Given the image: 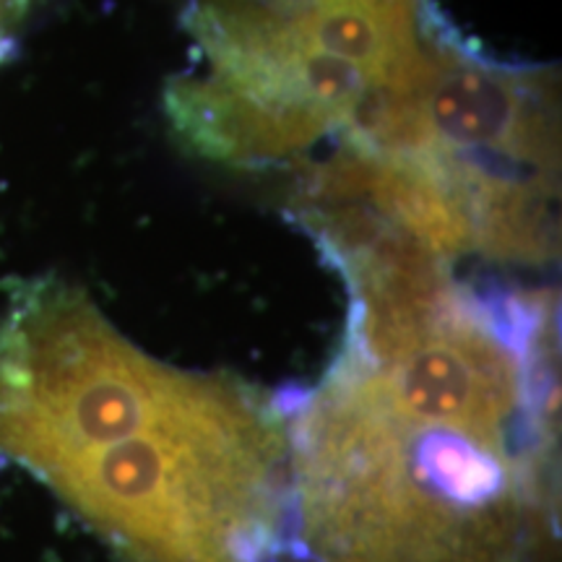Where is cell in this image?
Returning <instances> with one entry per match:
<instances>
[{"mask_svg":"<svg viewBox=\"0 0 562 562\" xmlns=\"http://www.w3.org/2000/svg\"><path fill=\"white\" fill-rule=\"evenodd\" d=\"M326 252L351 313L326 375L281 406L294 558L537 560L558 484L550 300L482 297L404 243Z\"/></svg>","mask_w":562,"mask_h":562,"instance_id":"6da1fadb","label":"cell"},{"mask_svg":"<svg viewBox=\"0 0 562 562\" xmlns=\"http://www.w3.org/2000/svg\"><path fill=\"white\" fill-rule=\"evenodd\" d=\"M0 467L125 562H279L292 544L281 404L154 360L60 279L24 281L0 315Z\"/></svg>","mask_w":562,"mask_h":562,"instance_id":"7a4b0ae2","label":"cell"}]
</instances>
